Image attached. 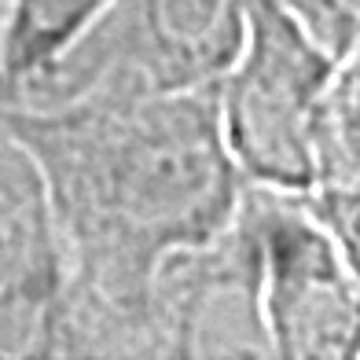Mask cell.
Instances as JSON below:
<instances>
[{
  "mask_svg": "<svg viewBox=\"0 0 360 360\" xmlns=\"http://www.w3.org/2000/svg\"><path fill=\"white\" fill-rule=\"evenodd\" d=\"M151 356H269L257 298V250L243 210L214 239L158 265L147 298Z\"/></svg>",
  "mask_w": 360,
  "mask_h": 360,
  "instance_id": "5b68a950",
  "label": "cell"
},
{
  "mask_svg": "<svg viewBox=\"0 0 360 360\" xmlns=\"http://www.w3.org/2000/svg\"><path fill=\"white\" fill-rule=\"evenodd\" d=\"M327 232L360 261V52L342 59L313 122V184L302 191Z\"/></svg>",
  "mask_w": 360,
  "mask_h": 360,
  "instance_id": "52a82bcc",
  "label": "cell"
},
{
  "mask_svg": "<svg viewBox=\"0 0 360 360\" xmlns=\"http://www.w3.org/2000/svg\"><path fill=\"white\" fill-rule=\"evenodd\" d=\"M247 8L250 0H110L89 34L11 103L210 89L239 56Z\"/></svg>",
  "mask_w": 360,
  "mask_h": 360,
  "instance_id": "7a4b0ae2",
  "label": "cell"
},
{
  "mask_svg": "<svg viewBox=\"0 0 360 360\" xmlns=\"http://www.w3.org/2000/svg\"><path fill=\"white\" fill-rule=\"evenodd\" d=\"M63 250L30 151L0 122V356H48Z\"/></svg>",
  "mask_w": 360,
  "mask_h": 360,
  "instance_id": "8992f818",
  "label": "cell"
},
{
  "mask_svg": "<svg viewBox=\"0 0 360 360\" xmlns=\"http://www.w3.org/2000/svg\"><path fill=\"white\" fill-rule=\"evenodd\" d=\"M338 63L283 8L250 0L239 56L214 85L221 140L243 184L309 191L313 122Z\"/></svg>",
  "mask_w": 360,
  "mask_h": 360,
  "instance_id": "3957f363",
  "label": "cell"
},
{
  "mask_svg": "<svg viewBox=\"0 0 360 360\" xmlns=\"http://www.w3.org/2000/svg\"><path fill=\"white\" fill-rule=\"evenodd\" d=\"M313 37L327 56L360 52V0H272Z\"/></svg>",
  "mask_w": 360,
  "mask_h": 360,
  "instance_id": "9c48e42d",
  "label": "cell"
},
{
  "mask_svg": "<svg viewBox=\"0 0 360 360\" xmlns=\"http://www.w3.org/2000/svg\"><path fill=\"white\" fill-rule=\"evenodd\" d=\"M0 122L34 158L63 250L48 356H151L158 265L214 239L247 188L214 85L11 103Z\"/></svg>",
  "mask_w": 360,
  "mask_h": 360,
  "instance_id": "6da1fadb",
  "label": "cell"
},
{
  "mask_svg": "<svg viewBox=\"0 0 360 360\" xmlns=\"http://www.w3.org/2000/svg\"><path fill=\"white\" fill-rule=\"evenodd\" d=\"M110 8V0H4L0 15V77L8 103L52 67Z\"/></svg>",
  "mask_w": 360,
  "mask_h": 360,
  "instance_id": "ba28073f",
  "label": "cell"
},
{
  "mask_svg": "<svg viewBox=\"0 0 360 360\" xmlns=\"http://www.w3.org/2000/svg\"><path fill=\"white\" fill-rule=\"evenodd\" d=\"M257 250L261 323L276 360H353L360 353V261L309 214L302 195L243 188Z\"/></svg>",
  "mask_w": 360,
  "mask_h": 360,
  "instance_id": "277c9868",
  "label": "cell"
}]
</instances>
